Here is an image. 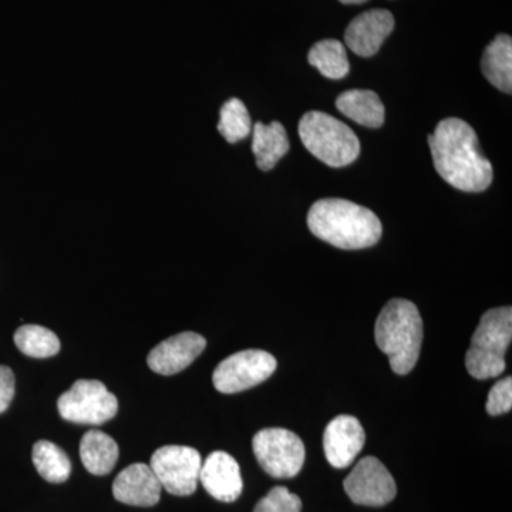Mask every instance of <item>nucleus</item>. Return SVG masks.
<instances>
[{"instance_id": "obj_1", "label": "nucleus", "mask_w": 512, "mask_h": 512, "mask_svg": "<svg viewBox=\"0 0 512 512\" xmlns=\"http://www.w3.org/2000/svg\"><path fill=\"white\" fill-rule=\"evenodd\" d=\"M437 173L446 183L464 192H481L493 183V164L481 151L474 128L461 119H446L429 136Z\"/></svg>"}, {"instance_id": "obj_2", "label": "nucleus", "mask_w": 512, "mask_h": 512, "mask_svg": "<svg viewBox=\"0 0 512 512\" xmlns=\"http://www.w3.org/2000/svg\"><path fill=\"white\" fill-rule=\"evenodd\" d=\"M308 227L315 237L349 251L373 247L383 232L375 212L340 198L316 201L308 212Z\"/></svg>"}, {"instance_id": "obj_3", "label": "nucleus", "mask_w": 512, "mask_h": 512, "mask_svg": "<svg viewBox=\"0 0 512 512\" xmlns=\"http://www.w3.org/2000/svg\"><path fill=\"white\" fill-rule=\"evenodd\" d=\"M375 338L394 373L412 372L423 343V319L417 306L407 299H392L376 320Z\"/></svg>"}, {"instance_id": "obj_4", "label": "nucleus", "mask_w": 512, "mask_h": 512, "mask_svg": "<svg viewBox=\"0 0 512 512\" xmlns=\"http://www.w3.org/2000/svg\"><path fill=\"white\" fill-rule=\"evenodd\" d=\"M299 137L306 150L329 167H346L360 154V141L355 131L322 111H309L302 117Z\"/></svg>"}, {"instance_id": "obj_5", "label": "nucleus", "mask_w": 512, "mask_h": 512, "mask_svg": "<svg viewBox=\"0 0 512 512\" xmlns=\"http://www.w3.org/2000/svg\"><path fill=\"white\" fill-rule=\"evenodd\" d=\"M57 409L64 420L99 426L116 416L119 400L99 380H77L59 397Z\"/></svg>"}, {"instance_id": "obj_6", "label": "nucleus", "mask_w": 512, "mask_h": 512, "mask_svg": "<svg viewBox=\"0 0 512 512\" xmlns=\"http://www.w3.org/2000/svg\"><path fill=\"white\" fill-rule=\"evenodd\" d=\"M252 448L259 466L274 478H293L305 463V444L293 431L265 429L258 431Z\"/></svg>"}, {"instance_id": "obj_7", "label": "nucleus", "mask_w": 512, "mask_h": 512, "mask_svg": "<svg viewBox=\"0 0 512 512\" xmlns=\"http://www.w3.org/2000/svg\"><path fill=\"white\" fill-rule=\"evenodd\" d=\"M276 359L264 350H242L222 360L214 370L212 382L218 392L234 394L264 383L274 375Z\"/></svg>"}, {"instance_id": "obj_8", "label": "nucleus", "mask_w": 512, "mask_h": 512, "mask_svg": "<svg viewBox=\"0 0 512 512\" xmlns=\"http://www.w3.org/2000/svg\"><path fill=\"white\" fill-rule=\"evenodd\" d=\"M202 466L201 454L187 446H165L151 456L153 468L161 487L177 497L195 493Z\"/></svg>"}, {"instance_id": "obj_9", "label": "nucleus", "mask_w": 512, "mask_h": 512, "mask_svg": "<svg viewBox=\"0 0 512 512\" xmlns=\"http://www.w3.org/2000/svg\"><path fill=\"white\" fill-rule=\"evenodd\" d=\"M343 485L353 503L366 507H383L397 494L396 481L376 457L362 458Z\"/></svg>"}, {"instance_id": "obj_10", "label": "nucleus", "mask_w": 512, "mask_h": 512, "mask_svg": "<svg viewBox=\"0 0 512 512\" xmlns=\"http://www.w3.org/2000/svg\"><path fill=\"white\" fill-rule=\"evenodd\" d=\"M365 441V430L356 417L346 416V414L335 417L323 433V450L330 466L349 467L359 456Z\"/></svg>"}, {"instance_id": "obj_11", "label": "nucleus", "mask_w": 512, "mask_h": 512, "mask_svg": "<svg viewBox=\"0 0 512 512\" xmlns=\"http://www.w3.org/2000/svg\"><path fill=\"white\" fill-rule=\"evenodd\" d=\"M207 340L194 332H183L164 340L151 350L148 367L158 375L171 376L183 372L204 352Z\"/></svg>"}, {"instance_id": "obj_12", "label": "nucleus", "mask_w": 512, "mask_h": 512, "mask_svg": "<svg viewBox=\"0 0 512 512\" xmlns=\"http://www.w3.org/2000/svg\"><path fill=\"white\" fill-rule=\"evenodd\" d=\"M393 29L394 18L389 10H367L350 22L346 29L345 42L355 55L372 57L379 52Z\"/></svg>"}, {"instance_id": "obj_13", "label": "nucleus", "mask_w": 512, "mask_h": 512, "mask_svg": "<svg viewBox=\"0 0 512 512\" xmlns=\"http://www.w3.org/2000/svg\"><path fill=\"white\" fill-rule=\"evenodd\" d=\"M200 481L207 493L222 503H234L244 490L241 470L234 457L214 451L202 463Z\"/></svg>"}, {"instance_id": "obj_14", "label": "nucleus", "mask_w": 512, "mask_h": 512, "mask_svg": "<svg viewBox=\"0 0 512 512\" xmlns=\"http://www.w3.org/2000/svg\"><path fill=\"white\" fill-rule=\"evenodd\" d=\"M160 481L147 464H131L116 477L113 495L120 503L133 507H154L161 497Z\"/></svg>"}, {"instance_id": "obj_15", "label": "nucleus", "mask_w": 512, "mask_h": 512, "mask_svg": "<svg viewBox=\"0 0 512 512\" xmlns=\"http://www.w3.org/2000/svg\"><path fill=\"white\" fill-rule=\"evenodd\" d=\"M512 339V309L510 306L504 308L490 309L481 316L480 325L477 326L471 348L483 355L504 357L507 349L510 348Z\"/></svg>"}, {"instance_id": "obj_16", "label": "nucleus", "mask_w": 512, "mask_h": 512, "mask_svg": "<svg viewBox=\"0 0 512 512\" xmlns=\"http://www.w3.org/2000/svg\"><path fill=\"white\" fill-rule=\"evenodd\" d=\"M289 138L285 127L279 121L264 124L261 121L254 126L252 153L255 154L259 170L269 171L279 163L289 151Z\"/></svg>"}, {"instance_id": "obj_17", "label": "nucleus", "mask_w": 512, "mask_h": 512, "mask_svg": "<svg viewBox=\"0 0 512 512\" xmlns=\"http://www.w3.org/2000/svg\"><path fill=\"white\" fill-rule=\"evenodd\" d=\"M119 446L109 434L90 430L80 441V458L83 466L94 476H107L119 460Z\"/></svg>"}, {"instance_id": "obj_18", "label": "nucleus", "mask_w": 512, "mask_h": 512, "mask_svg": "<svg viewBox=\"0 0 512 512\" xmlns=\"http://www.w3.org/2000/svg\"><path fill=\"white\" fill-rule=\"evenodd\" d=\"M336 109L360 126L379 128L384 123V106L372 90H348L336 99Z\"/></svg>"}, {"instance_id": "obj_19", "label": "nucleus", "mask_w": 512, "mask_h": 512, "mask_svg": "<svg viewBox=\"0 0 512 512\" xmlns=\"http://www.w3.org/2000/svg\"><path fill=\"white\" fill-rule=\"evenodd\" d=\"M481 72L485 79L501 92L511 94L512 90V39L498 35L484 50Z\"/></svg>"}, {"instance_id": "obj_20", "label": "nucleus", "mask_w": 512, "mask_h": 512, "mask_svg": "<svg viewBox=\"0 0 512 512\" xmlns=\"http://www.w3.org/2000/svg\"><path fill=\"white\" fill-rule=\"evenodd\" d=\"M308 60L328 79L340 80L350 72L346 47L339 40H320L309 50Z\"/></svg>"}, {"instance_id": "obj_21", "label": "nucleus", "mask_w": 512, "mask_h": 512, "mask_svg": "<svg viewBox=\"0 0 512 512\" xmlns=\"http://www.w3.org/2000/svg\"><path fill=\"white\" fill-rule=\"evenodd\" d=\"M32 460L37 473L49 483H64L72 473L69 457L52 441H37L33 446Z\"/></svg>"}, {"instance_id": "obj_22", "label": "nucleus", "mask_w": 512, "mask_h": 512, "mask_svg": "<svg viewBox=\"0 0 512 512\" xmlns=\"http://www.w3.org/2000/svg\"><path fill=\"white\" fill-rule=\"evenodd\" d=\"M15 343L23 355L36 359L55 356L60 350L56 333L39 325L20 326L15 333Z\"/></svg>"}, {"instance_id": "obj_23", "label": "nucleus", "mask_w": 512, "mask_h": 512, "mask_svg": "<svg viewBox=\"0 0 512 512\" xmlns=\"http://www.w3.org/2000/svg\"><path fill=\"white\" fill-rule=\"evenodd\" d=\"M218 131L231 144L238 143L251 134V116L241 100L231 99L222 106Z\"/></svg>"}, {"instance_id": "obj_24", "label": "nucleus", "mask_w": 512, "mask_h": 512, "mask_svg": "<svg viewBox=\"0 0 512 512\" xmlns=\"http://www.w3.org/2000/svg\"><path fill=\"white\" fill-rule=\"evenodd\" d=\"M466 367L468 373H470L474 379H493V377L503 375L505 359L504 357L483 355V353L476 352V350L468 349Z\"/></svg>"}, {"instance_id": "obj_25", "label": "nucleus", "mask_w": 512, "mask_h": 512, "mask_svg": "<svg viewBox=\"0 0 512 512\" xmlns=\"http://www.w3.org/2000/svg\"><path fill=\"white\" fill-rule=\"evenodd\" d=\"M302 501L286 487H275L256 504L254 512H301Z\"/></svg>"}, {"instance_id": "obj_26", "label": "nucleus", "mask_w": 512, "mask_h": 512, "mask_svg": "<svg viewBox=\"0 0 512 512\" xmlns=\"http://www.w3.org/2000/svg\"><path fill=\"white\" fill-rule=\"evenodd\" d=\"M512 407V379L500 380L494 384L487 399V413L490 416H501V414L511 412Z\"/></svg>"}, {"instance_id": "obj_27", "label": "nucleus", "mask_w": 512, "mask_h": 512, "mask_svg": "<svg viewBox=\"0 0 512 512\" xmlns=\"http://www.w3.org/2000/svg\"><path fill=\"white\" fill-rule=\"evenodd\" d=\"M15 397V375L12 369L0 366V413L6 412Z\"/></svg>"}, {"instance_id": "obj_28", "label": "nucleus", "mask_w": 512, "mask_h": 512, "mask_svg": "<svg viewBox=\"0 0 512 512\" xmlns=\"http://www.w3.org/2000/svg\"><path fill=\"white\" fill-rule=\"evenodd\" d=\"M343 5H362V3H366L367 0H339Z\"/></svg>"}]
</instances>
